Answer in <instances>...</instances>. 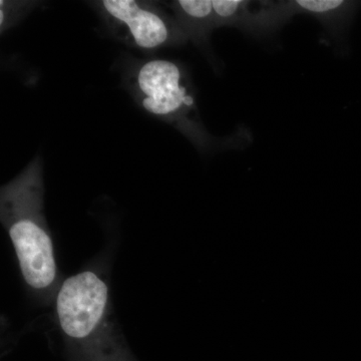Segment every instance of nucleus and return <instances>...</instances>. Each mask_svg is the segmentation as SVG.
<instances>
[{
  "instance_id": "f257e3e1",
  "label": "nucleus",
  "mask_w": 361,
  "mask_h": 361,
  "mask_svg": "<svg viewBox=\"0 0 361 361\" xmlns=\"http://www.w3.org/2000/svg\"><path fill=\"white\" fill-rule=\"evenodd\" d=\"M44 165L39 156L0 190V219L13 243L21 275L44 295L58 281L54 241L44 213Z\"/></svg>"
},
{
  "instance_id": "f03ea898",
  "label": "nucleus",
  "mask_w": 361,
  "mask_h": 361,
  "mask_svg": "<svg viewBox=\"0 0 361 361\" xmlns=\"http://www.w3.org/2000/svg\"><path fill=\"white\" fill-rule=\"evenodd\" d=\"M56 314L71 361H137L114 317L110 287L96 271L66 278Z\"/></svg>"
},
{
  "instance_id": "7ed1b4c3",
  "label": "nucleus",
  "mask_w": 361,
  "mask_h": 361,
  "mask_svg": "<svg viewBox=\"0 0 361 361\" xmlns=\"http://www.w3.org/2000/svg\"><path fill=\"white\" fill-rule=\"evenodd\" d=\"M125 85L142 110L173 126L200 151L239 141H223L207 130L191 78L182 63L161 59L135 61L126 71Z\"/></svg>"
},
{
  "instance_id": "20e7f679",
  "label": "nucleus",
  "mask_w": 361,
  "mask_h": 361,
  "mask_svg": "<svg viewBox=\"0 0 361 361\" xmlns=\"http://www.w3.org/2000/svg\"><path fill=\"white\" fill-rule=\"evenodd\" d=\"M92 6L118 39L139 51L154 52L188 42L175 18L153 2L101 0Z\"/></svg>"
},
{
  "instance_id": "39448f33",
  "label": "nucleus",
  "mask_w": 361,
  "mask_h": 361,
  "mask_svg": "<svg viewBox=\"0 0 361 361\" xmlns=\"http://www.w3.org/2000/svg\"><path fill=\"white\" fill-rule=\"evenodd\" d=\"M166 6L174 13L187 40L203 47L208 44L211 33L217 28L213 0H178Z\"/></svg>"
},
{
  "instance_id": "423d86ee",
  "label": "nucleus",
  "mask_w": 361,
  "mask_h": 361,
  "mask_svg": "<svg viewBox=\"0 0 361 361\" xmlns=\"http://www.w3.org/2000/svg\"><path fill=\"white\" fill-rule=\"evenodd\" d=\"M250 1L244 0H213L216 25L220 27H241Z\"/></svg>"
},
{
  "instance_id": "0eeeda50",
  "label": "nucleus",
  "mask_w": 361,
  "mask_h": 361,
  "mask_svg": "<svg viewBox=\"0 0 361 361\" xmlns=\"http://www.w3.org/2000/svg\"><path fill=\"white\" fill-rule=\"evenodd\" d=\"M37 6L35 1H0V28L1 33L16 25Z\"/></svg>"
}]
</instances>
